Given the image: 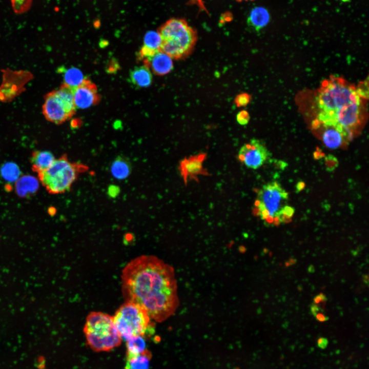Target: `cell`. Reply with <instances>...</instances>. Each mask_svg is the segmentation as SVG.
<instances>
[{
	"label": "cell",
	"mask_w": 369,
	"mask_h": 369,
	"mask_svg": "<svg viewBox=\"0 0 369 369\" xmlns=\"http://www.w3.org/2000/svg\"><path fill=\"white\" fill-rule=\"evenodd\" d=\"M125 302L136 304L161 322L176 311L179 301L174 270L154 255H143L129 262L121 275Z\"/></svg>",
	"instance_id": "6da1fadb"
},
{
	"label": "cell",
	"mask_w": 369,
	"mask_h": 369,
	"mask_svg": "<svg viewBox=\"0 0 369 369\" xmlns=\"http://www.w3.org/2000/svg\"><path fill=\"white\" fill-rule=\"evenodd\" d=\"M300 110L310 121L312 129L319 126L342 128L353 137L363 127L367 119L366 99L356 87L340 77L331 76L315 90L300 94Z\"/></svg>",
	"instance_id": "7a4b0ae2"
},
{
	"label": "cell",
	"mask_w": 369,
	"mask_h": 369,
	"mask_svg": "<svg viewBox=\"0 0 369 369\" xmlns=\"http://www.w3.org/2000/svg\"><path fill=\"white\" fill-rule=\"evenodd\" d=\"M158 32L162 39L160 51L175 60L184 59L189 56L198 38L196 30L181 18L169 19Z\"/></svg>",
	"instance_id": "3957f363"
},
{
	"label": "cell",
	"mask_w": 369,
	"mask_h": 369,
	"mask_svg": "<svg viewBox=\"0 0 369 369\" xmlns=\"http://www.w3.org/2000/svg\"><path fill=\"white\" fill-rule=\"evenodd\" d=\"M289 194L277 181L263 185L258 190L255 202V213L266 225H278L287 222L285 211Z\"/></svg>",
	"instance_id": "277c9868"
},
{
	"label": "cell",
	"mask_w": 369,
	"mask_h": 369,
	"mask_svg": "<svg viewBox=\"0 0 369 369\" xmlns=\"http://www.w3.org/2000/svg\"><path fill=\"white\" fill-rule=\"evenodd\" d=\"M83 331L87 345L95 352H109L122 340L113 316L101 312H91L88 315Z\"/></svg>",
	"instance_id": "5b68a950"
},
{
	"label": "cell",
	"mask_w": 369,
	"mask_h": 369,
	"mask_svg": "<svg viewBox=\"0 0 369 369\" xmlns=\"http://www.w3.org/2000/svg\"><path fill=\"white\" fill-rule=\"evenodd\" d=\"M89 167L81 162H71L64 154L55 159L47 170L38 173V177L48 192L52 194L69 191L79 176Z\"/></svg>",
	"instance_id": "8992f818"
},
{
	"label": "cell",
	"mask_w": 369,
	"mask_h": 369,
	"mask_svg": "<svg viewBox=\"0 0 369 369\" xmlns=\"http://www.w3.org/2000/svg\"><path fill=\"white\" fill-rule=\"evenodd\" d=\"M113 319L121 338L125 341L134 336H151L155 333V323L146 311L132 302L121 305Z\"/></svg>",
	"instance_id": "52a82bcc"
},
{
	"label": "cell",
	"mask_w": 369,
	"mask_h": 369,
	"mask_svg": "<svg viewBox=\"0 0 369 369\" xmlns=\"http://www.w3.org/2000/svg\"><path fill=\"white\" fill-rule=\"evenodd\" d=\"M73 90L65 84L46 95L43 113L49 121L59 125L75 114Z\"/></svg>",
	"instance_id": "ba28073f"
},
{
	"label": "cell",
	"mask_w": 369,
	"mask_h": 369,
	"mask_svg": "<svg viewBox=\"0 0 369 369\" xmlns=\"http://www.w3.org/2000/svg\"><path fill=\"white\" fill-rule=\"evenodd\" d=\"M271 156L262 140L252 138L244 144L238 153L239 160L247 168L256 170L261 167Z\"/></svg>",
	"instance_id": "9c48e42d"
},
{
	"label": "cell",
	"mask_w": 369,
	"mask_h": 369,
	"mask_svg": "<svg viewBox=\"0 0 369 369\" xmlns=\"http://www.w3.org/2000/svg\"><path fill=\"white\" fill-rule=\"evenodd\" d=\"M312 130L320 133L323 143L330 149H336L348 144L353 137L345 129L336 126H319Z\"/></svg>",
	"instance_id": "30bf717a"
},
{
	"label": "cell",
	"mask_w": 369,
	"mask_h": 369,
	"mask_svg": "<svg viewBox=\"0 0 369 369\" xmlns=\"http://www.w3.org/2000/svg\"><path fill=\"white\" fill-rule=\"evenodd\" d=\"M73 98L76 108L86 109L97 104L100 100L96 85L88 78L73 90Z\"/></svg>",
	"instance_id": "8fae6325"
},
{
	"label": "cell",
	"mask_w": 369,
	"mask_h": 369,
	"mask_svg": "<svg viewBox=\"0 0 369 369\" xmlns=\"http://www.w3.org/2000/svg\"><path fill=\"white\" fill-rule=\"evenodd\" d=\"M144 65L151 69L157 75H164L169 73L173 68L172 58L161 51H158L154 55L144 59Z\"/></svg>",
	"instance_id": "7c38bea8"
},
{
	"label": "cell",
	"mask_w": 369,
	"mask_h": 369,
	"mask_svg": "<svg viewBox=\"0 0 369 369\" xmlns=\"http://www.w3.org/2000/svg\"><path fill=\"white\" fill-rule=\"evenodd\" d=\"M39 188L37 179L31 175L20 177L15 183V191L19 197L26 198L33 195Z\"/></svg>",
	"instance_id": "4fadbf2b"
},
{
	"label": "cell",
	"mask_w": 369,
	"mask_h": 369,
	"mask_svg": "<svg viewBox=\"0 0 369 369\" xmlns=\"http://www.w3.org/2000/svg\"><path fill=\"white\" fill-rule=\"evenodd\" d=\"M55 159L54 156L50 151H34L30 158L32 170L38 173L43 172L49 168Z\"/></svg>",
	"instance_id": "5bb4252c"
},
{
	"label": "cell",
	"mask_w": 369,
	"mask_h": 369,
	"mask_svg": "<svg viewBox=\"0 0 369 369\" xmlns=\"http://www.w3.org/2000/svg\"><path fill=\"white\" fill-rule=\"evenodd\" d=\"M131 82L134 86L148 87L152 82V75L150 69L145 65L134 67L129 74Z\"/></svg>",
	"instance_id": "9a60e30c"
},
{
	"label": "cell",
	"mask_w": 369,
	"mask_h": 369,
	"mask_svg": "<svg viewBox=\"0 0 369 369\" xmlns=\"http://www.w3.org/2000/svg\"><path fill=\"white\" fill-rule=\"evenodd\" d=\"M269 11L262 7H256L251 11L248 18V24L256 31L266 26L270 22Z\"/></svg>",
	"instance_id": "2e32d148"
},
{
	"label": "cell",
	"mask_w": 369,
	"mask_h": 369,
	"mask_svg": "<svg viewBox=\"0 0 369 369\" xmlns=\"http://www.w3.org/2000/svg\"><path fill=\"white\" fill-rule=\"evenodd\" d=\"M131 170L130 160L123 156H117L110 167L112 175L118 180H124L128 177L131 173Z\"/></svg>",
	"instance_id": "e0dca14e"
},
{
	"label": "cell",
	"mask_w": 369,
	"mask_h": 369,
	"mask_svg": "<svg viewBox=\"0 0 369 369\" xmlns=\"http://www.w3.org/2000/svg\"><path fill=\"white\" fill-rule=\"evenodd\" d=\"M151 357L148 350L139 354L126 356L124 369H149Z\"/></svg>",
	"instance_id": "ac0fdd59"
},
{
	"label": "cell",
	"mask_w": 369,
	"mask_h": 369,
	"mask_svg": "<svg viewBox=\"0 0 369 369\" xmlns=\"http://www.w3.org/2000/svg\"><path fill=\"white\" fill-rule=\"evenodd\" d=\"M85 78L82 72L75 67L67 69L64 72V84L73 90L78 87Z\"/></svg>",
	"instance_id": "d6986e66"
},
{
	"label": "cell",
	"mask_w": 369,
	"mask_h": 369,
	"mask_svg": "<svg viewBox=\"0 0 369 369\" xmlns=\"http://www.w3.org/2000/svg\"><path fill=\"white\" fill-rule=\"evenodd\" d=\"M127 355L130 356L141 354L146 350L145 337L141 336L132 337L126 340Z\"/></svg>",
	"instance_id": "ffe728a7"
},
{
	"label": "cell",
	"mask_w": 369,
	"mask_h": 369,
	"mask_svg": "<svg viewBox=\"0 0 369 369\" xmlns=\"http://www.w3.org/2000/svg\"><path fill=\"white\" fill-rule=\"evenodd\" d=\"M0 173L3 178L10 182L16 181L21 175V171L14 162H7L1 167Z\"/></svg>",
	"instance_id": "44dd1931"
},
{
	"label": "cell",
	"mask_w": 369,
	"mask_h": 369,
	"mask_svg": "<svg viewBox=\"0 0 369 369\" xmlns=\"http://www.w3.org/2000/svg\"><path fill=\"white\" fill-rule=\"evenodd\" d=\"M162 39L158 31H149L145 35L143 47L155 52L160 51Z\"/></svg>",
	"instance_id": "7402d4cb"
},
{
	"label": "cell",
	"mask_w": 369,
	"mask_h": 369,
	"mask_svg": "<svg viewBox=\"0 0 369 369\" xmlns=\"http://www.w3.org/2000/svg\"><path fill=\"white\" fill-rule=\"evenodd\" d=\"M182 172L186 175H193L199 173L202 168V159L193 157L183 161L181 165Z\"/></svg>",
	"instance_id": "603a6c76"
},
{
	"label": "cell",
	"mask_w": 369,
	"mask_h": 369,
	"mask_svg": "<svg viewBox=\"0 0 369 369\" xmlns=\"http://www.w3.org/2000/svg\"><path fill=\"white\" fill-rule=\"evenodd\" d=\"M12 7L16 12H23L29 8L31 0H11Z\"/></svg>",
	"instance_id": "cb8c5ba5"
},
{
	"label": "cell",
	"mask_w": 369,
	"mask_h": 369,
	"mask_svg": "<svg viewBox=\"0 0 369 369\" xmlns=\"http://www.w3.org/2000/svg\"><path fill=\"white\" fill-rule=\"evenodd\" d=\"M356 87L358 94L363 98L367 99L368 98V78L360 82L357 86Z\"/></svg>",
	"instance_id": "d4e9b609"
},
{
	"label": "cell",
	"mask_w": 369,
	"mask_h": 369,
	"mask_svg": "<svg viewBox=\"0 0 369 369\" xmlns=\"http://www.w3.org/2000/svg\"><path fill=\"white\" fill-rule=\"evenodd\" d=\"M251 99V96L249 94L241 93L236 96L234 102L237 107H244L248 105Z\"/></svg>",
	"instance_id": "484cf974"
},
{
	"label": "cell",
	"mask_w": 369,
	"mask_h": 369,
	"mask_svg": "<svg viewBox=\"0 0 369 369\" xmlns=\"http://www.w3.org/2000/svg\"><path fill=\"white\" fill-rule=\"evenodd\" d=\"M250 119V114L246 110L240 111L236 116L237 121L241 125H247L249 122Z\"/></svg>",
	"instance_id": "4316f807"
},
{
	"label": "cell",
	"mask_w": 369,
	"mask_h": 369,
	"mask_svg": "<svg viewBox=\"0 0 369 369\" xmlns=\"http://www.w3.org/2000/svg\"><path fill=\"white\" fill-rule=\"evenodd\" d=\"M327 300L326 296L321 293L319 294L318 295L315 296V297L313 299V301L314 304H317L321 302H325Z\"/></svg>",
	"instance_id": "83f0119b"
},
{
	"label": "cell",
	"mask_w": 369,
	"mask_h": 369,
	"mask_svg": "<svg viewBox=\"0 0 369 369\" xmlns=\"http://www.w3.org/2000/svg\"><path fill=\"white\" fill-rule=\"evenodd\" d=\"M328 343L327 339L324 337H320L317 340L318 346L322 349L325 348L327 346Z\"/></svg>",
	"instance_id": "f1b7e54d"
},
{
	"label": "cell",
	"mask_w": 369,
	"mask_h": 369,
	"mask_svg": "<svg viewBox=\"0 0 369 369\" xmlns=\"http://www.w3.org/2000/svg\"><path fill=\"white\" fill-rule=\"evenodd\" d=\"M119 193L118 187L115 186H110L108 189V194L111 197L116 196Z\"/></svg>",
	"instance_id": "f546056e"
},
{
	"label": "cell",
	"mask_w": 369,
	"mask_h": 369,
	"mask_svg": "<svg viewBox=\"0 0 369 369\" xmlns=\"http://www.w3.org/2000/svg\"><path fill=\"white\" fill-rule=\"evenodd\" d=\"M317 320L320 322H324L329 320V317L326 316L322 313L318 312L314 316Z\"/></svg>",
	"instance_id": "4dcf8cb0"
},
{
	"label": "cell",
	"mask_w": 369,
	"mask_h": 369,
	"mask_svg": "<svg viewBox=\"0 0 369 369\" xmlns=\"http://www.w3.org/2000/svg\"><path fill=\"white\" fill-rule=\"evenodd\" d=\"M320 308L317 304L313 303L311 306V312L312 315L315 316L317 313L319 312Z\"/></svg>",
	"instance_id": "1f68e13d"
},
{
	"label": "cell",
	"mask_w": 369,
	"mask_h": 369,
	"mask_svg": "<svg viewBox=\"0 0 369 369\" xmlns=\"http://www.w3.org/2000/svg\"><path fill=\"white\" fill-rule=\"evenodd\" d=\"M363 282L368 285V276L367 274H364L362 277Z\"/></svg>",
	"instance_id": "d6a6232c"
},
{
	"label": "cell",
	"mask_w": 369,
	"mask_h": 369,
	"mask_svg": "<svg viewBox=\"0 0 369 369\" xmlns=\"http://www.w3.org/2000/svg\"><path fill=\"white\" fill-rule=\"evenodd\" d=\"M55 212H56V210L53 207H50L48 210L49 214L51 215H54Z\"/></svg>",
	"instance_id": "836d02e7"
},
{
	"label": "cell",
	"mask_w": 369,
	"mask_h": 369,
	"mask_svg": "<svg viewBox=\"0 0 369 369\" xmlns=\"http://www.w3.org/2000/svg\"><path fill=\"white\" fill-rule=\"evenodd\" d=\"M315 271V267L314 266V265H309V266L308 267V271L309 273H314Z\"/></svg>",
	"instance_id": "e575fe53"
},
{
	"label": "cell",
	"mask_w": 369,
	"mask_h": 369,
	"mask_svg": "<svg viewBox=\"0 0 369 369\" xmlns=\"http://www.w3.org/2000/svg\"><path fill=\"white\" fill-rule=\"evenodd\" d=\"M290 265H293L296 263V259L295 258H290L288 261Z\"/></svg>",
	"instance_id": "d590c367"
},
{
	"label": "cell",
	"mask_w": 369,
	"mask_h": 369,
	"mask_svg": "<svg viewBox=\"0 0 369 369\" xmlns=\"http://www.w3.org/2000/svg\"><path fill=\"white\" fill-rule=\"evenodd\" d=\"M238 2H242V1H252V0H236Z\"/></svg>",
	"instance_id": "8d00e7d4"
}]
</instances>
